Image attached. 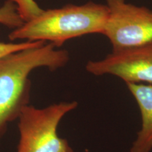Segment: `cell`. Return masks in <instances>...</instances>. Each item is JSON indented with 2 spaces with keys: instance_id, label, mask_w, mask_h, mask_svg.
I'll list each match as a JSON object with an SVG mask.
<instances>
[{
  "instance_id": "obj_1",
  "label": "cell",
  "mask_w": 152,
  "mask_h": 152,
  "mask_svg": "<svg viewBox=\"0 0 152 152\" xmlns=\"http://www.w3.org/2000/svg\"><path fill=\"white\" fill-rule=\"evenodd\" d=\"M56 48L45 42L0 58V139L9 123L18 118L23 109L29 105L30 73L42 67L56 71L69 61L68 51Z\"/></svg>"
},
{
  "instance_id": "obj_2",
  "label": "cell",
  "mask_w": 152,
  "mask_h": 152,
  "mask_svg": "<svg viewBox=\"0 0 152 152\" xmlns=\"http://www.w3.org/2000/svg\"><path fill=\"white\" fill-rule=\"evenodd\" d=\"M108 17L106 4L89 1L43 10L40 14L9 35L11 41H42L62 46L66 41L90 34H102Z\"/></svg>"
},
{
  "instance_id": "obj_3",
  "label": "cell",
  "mask_w": 152,
  "mask_h": 152,
  "mask_svg": "<svg viewBox=\"0 0 152 152\" xmlns=\"http://www.w3.org/2000/svg\"><path fill=\"white\" fill-rule=\"evenodd\" d=\"M77 106L76 101H71L42 109L25 106L18 118L20 139L16 152H74L68 140L58 135V127Z\"/></svg>"
},
{
  "instance_id": "obj_4",
  "label": "cell",
  "mask_w": 152,
  "mask_h": 152,
  "mask_svg": "<svg viewBox=\"0 0 152 152\" xmlns=\"http://www.w3.org/2000/svg\"><path fill=\"white\" fill-rule=\"evenodd\" d=\"M105 1L108 17L102 35L109 39L113 51L152 41V11L127 0Z\"/></svg>"
},
{
  "instance_id": "obj_5",
  "label": "cell",
  "mask_w": 152,
  "mask_h": 152,
  "mask_svg": "<svg viewBox=\"0 0 152 152\" xmlns=\"http://www.w3.org/2000/svg\"><path fill=\"white\" fill-rule=\"evenodd\" d=\"M85 69L96 76H115L125 83L152 85V41L140 46L112 51L103 59L87 62Z\"/></svg>"
},
{
  "instance_id": "obj_6",
  "label": "cell",
  "mask_w": 152,
  "mask_h": 152,
  "mask_svg": "<svg viewBox=\"0 0 152 152\" xmlns=\"http://www.w3.org/2000/svg\"><path fill=\"white\" fill-rule=\"evenodd\" d=\"M139 106L141 128L130 152H150L152 150V85L125 83Z\"/></svg>"
},
{
  "instance_id": "obj_7",
  "label": "cell",
  "mask_w": 152,
  "mask_h": 152,
  "mask_svg": "<svg viewBox=\"0 0 152 152\" xmlns=\"http://www.w3.org/2000/svg\"><path fill=\"white\" fill-rule=\"evenodd\" d=\"M24 23L19 16L16 5L11 0H7L0 7V24L15 30Z\"/></svg>"
},
{
  "instance_id": "obj_8",
  "label": "cell",
  "mask_w": 152,
  "mask_h": 152,
  "mask_svg": "<svg viewBox=\"0 0 152 152\" xmlns=\"http://www.w3.org/2000/svg\"><path fill=\"white\" fill-rule=\"evenodd\" d=\"M16 5L17 11L23 22H28L42 12L35 0H11Z\"/></svg>"
},
{
  "instance_id": "obj_9",
  "label": "cell",
  "mask_w": 152,
  "mask_h": 152,
  "mask_svg": "<svg viewBox=\"0 0 152 152\" xmlns=\"http://www.w3.org/2000/svg\"><path fill=\"white\" fill-rule=\"evenodd\" d=\"M45 43L42 41L30 42L26 41L20 43H5L0 42V58L10 54V53L18 52L30 47H33Z\"/></svg>"
}]
</instances>
